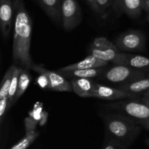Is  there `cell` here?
Returning <instances> with one entry per match:
<instances>
[{
    "instance_id": "52a82bcc",
    "label": "cell",
    "mask_w": 149,
    "mask_h": 149,
    "mask_svg": "<svg viewBox=\"0 0 149 149\" xmlns=\"http://www.w3.org/2000/svg\"><path fill=\"white\" fill-rule=\"evenodd\" d=\"M31 69L38 73L39 75H44L46 77L48 81L47 88L49 90L55 92L73 91L71 83L58 72L47 70L40 64H33Z\"/></svg>"
},
{
    "instance_id": "f546056e",
    "label": "cell",
    "mask_w": 149,
    "mask_h": 149,
    "mask_svg": "<svg viewBox=\"0 0 149 149\" xmlns=\"http://www.w3.org/2000/svg\"><path fill=\"white\" fill-rule=\"evenodd\" d=\"M146 143H147V144H148V146H149V140H148V141H146Z\"/></svg>"
},
{
    "instance_id": "ac0fdd59",
    "label": "cell",
    "mask_w": 149,
    "mask_h": 149,
    "mask_svg": "<svg viewBox=\"0 0 149 149\" xmlns=\"http://www.w3.org/2000/svg\"><path fill=\"white\" fill-rule=\"evenodd\" d=\"M31 80V77L30 74H29V70L22 68L20 77H19L17 90V93H16L15 98V103L17 101V100L23 95V93L27 90L28 87L30 84Z\"/></svg>"
},
{
    "instance_id": "2e32d148",
    "label": "cell",
    "mask_w": 149,
    "mask_h": 149,
    "mask_svg": "<svg viewBox=\"0 0 149 149\" xmlns=\"http://www.w3.org/2000/svg\"><path fill=\"white\" fill-rule=\"evenodd\" d=\"M117 88L125 90L128 93L138 95L142 93L144 94L149 90V76L142 77V78L138 79L133 80V81H129L125 84H119V87Z\"/></svg>"
},
{
    "instance_id": "277c9868",
    "label": "cell",
    "mask_w": 149,
    "mask_h": 149,
    "mask_svg": "<svg viewBox=\"0 0 149 149\" xmlns=\"http://www.w3.org/2000/svg\"><path fill=\"white\" fill-rule=\"evenodd\" d=\"M149 76L148 72L124 65H114L108 68L100 76V79L113 84H125Z\"/></svg>"
},
{
    "instance_id": "d6986e66",
    "label": "cell",
    "mask_w": 149,
    "mask_h": 149,
    "mask_svg": "<svg viewBox=\"0 0 149 149\" xmlns=\"http://www.w3.org/2000/svg\"><path fill=\"white\" fill-rule=\"evenodd\" d=\"M16 65H13L7 69L2 79L1 83V88H0V99L8 97L9 91H10V85L12 83V79H13V73H14L15 68Z\"/></svg>"
},
{
    "instance_id": "4fadbf2b",
    "label": "cell",
    "mask_w": 149,
    "mask_h": 149,
    "mask_svg": "<svg viewBox=\"0 0 149 149\" xmlns=\"http://www.w3.org/2000/svg\"><path fill=\"white\" fill-rule=\"evenodd\" d=\"M108 63L109 62L99 59V58H96L93 55H89L83 61L60 68L57 72H65V71H74V70L78 69H89V68L106 67L108 65Z\"/></svg>"
},
{
    "instance_id": "5bb4252c",
    "label": "cell",
    "mask_w": 149,
    "mask_h": 149,
    "mask_svg": "<svg viewBox=\"0 0 149 149\" xmlns=\"http://www.w3.org/2000/svg\"><path fill=\"white\" fill-rule=\"evenodd\" d=\"M48 17L56 24L62 23L61 3L62 0H36Z\"/></svg>"
},
{
    "instance_id": "44dd1931",
    "label": "cell",
    "mask_w": 149,
    "mask_h": 149,
    "mask_svg": "<svg viewBox=\"0 0 149 149\" xmlns=\"http://www.w3.org/2000/svg\"><path fill=\"white\" fill-rule=\"evenodd\" d=\"M39 135V132H37V131L33 132V133L26 134V135L21 140H20L17 143L15 144L10 149H27L36 141Z\"/></svg>"
},
{
    "instance_id": "7c38bea8",
    "label": "cell",
    "mask_w": 149,
    "mask_h": 149,
    "mask_svg": "<svg viewBox=\"0 0 149 149\" xmlns=\"http://www.w3.org/2000/svg\"><path fill=\"white\" fill-rule=\"evenodd\" d=\"M113 4L132 18L139 17L144 10V0H113Z\"/></svg>"
},
{
    "instance_id": "5b68a950",
    "label": "cell",
    "mask_w": 149,
    "mask_h": 149,
    "mask_svg": "<svg viewBox=\"0 0 149 149\" xmlns=\"http://www.w3.org/2000/svg\"><path fill=\"white\" fill-rule=\"evenodd\" d=\"M146 41L145 34L141 31L129 30L119 35L115 45L122 52H138L144 50Z\"/></svg>"
},
{
    "instance_id": "603a6c76",
    "label": "cell",
    "mask_w": 149,
    "mask_h": 149,
    "mask_svg": "<svg viewBox=\"0 0 149 149\" xmlns=\"http://www.w3.org/2000/svg\"><path fill=\"white\" fill-rule=\"evenodd\" d=\"M9 109L10 108H9L8 97L0 99V124H1V126H2L4 116Z\"/></svg>"
},
{
    "instance_id": "e0dca14e",
    "label": "cell",
    "mask_w": 149,
    "mask_h": 149,
    "mask_svg": "<svg viewBox=\"0 0 149 149\" xmlns=\"http://www.w3.org/2000/svg\"><path fill=\"white\" fill-rule=\"evenodd\" d=\"M106 70L105 67L100 68H89V69H78L74 71L58 72L66 78H95L98 76H101Z\"/></svg>"
},
{
    "instance_id": "ffe728a7",
    "label": "cell",
    "mask_w": 149,
    "mask_h": 149,
    "mask_svg": "<svg viewBox=\"0 0 149 149\" xmlns=\"http://www.w3.org/2000/svg\"><path fill=\"white\" fill-rule=\"evenodd\" d=\"M21 67L16 66L15 68L14 73L13 75V79H12V83L10 85V91L8 94V99H9V108L13 106V104H15V98L16 93L17 90V84H18L19 77H20V72L22 71Z\"/></svg>"
},
{
    "instance_id": "3957f363",
    "label": "cell",
    "mask_w": 149,
    "mask_h": 149,
    "mask_svg": "<svg viewBox=\"0 0 149 149\" xmlns=\"http://www.w3.org/2000/svg\"><path fill=\"white\" fill-rule=\"evenodd\" d=\"M105 107L108 110L115 111L122 113L139 124L142 127L149 129V108L142 100L133 98L125 100H119L113 103H109Z\"/></svg>"
},
{
    "instance_id": "6da1fadb",
    "label": "cell",
    "mask_w": 149,
    "mask_h": 149,
    "mask_svg": "<svg viewBox=\"0 0 149 149\" xmlns=\"http://www.w3.org/2000/svg\"><path fill=\"white\" fill-rule=\"evenodd\" d=\"M15 19L13 45V60L15 65L25 69H31V57L32 20L22 0H15Z\"/></svg>"
},
{
    "instance_id": "d4e9b609",
    "label": "cell",
    "mask_w": 149,
    "mask_h": 149,
    "mask_svg": "<svg viewBox=\"0 0 149 149\" xmlns=\"http://www.w3.org/2000/svg\"><path fill=\"white\" fill-rule=\"evenodd\" d=\"M37 82L39 86L42 87H48V81L46 77L44 75H40L39 78L37 79Z\"/></svg>"
},
{
    "instance_id": "f1b7e54d",
    "label": "cell",
    "mask_w": 149,
    "mask_h": 149,
    "mask_svg": "<svg viewBox=\"0 0 149 149\" xmlns=\"http://www.w3.org/2000/svg\"><path fill=\"white\" fill-rule=\"evenodd\" d=\"M143 96H146V97H149V90L147 92H146L143 94Z\"/></svg>"
},
{
    "instance_id": "8992f818",
    "label": "cell",
    "mask_w": 149,
    "mask_h": 149,
    "mask_svg": "<svg viewBox=\"0 0 149 149\" xmlns=\"http://www.w3.org/2000/svg\"><path fill=\"white\" fill-rule=\"evenodd\" d=\"M120 52L116 45L106 37L95 38L90 48V55L107 62L113 63Z\"/></svg>"
},
{
    "instance_id": "83f0119b",
    "label": "cell",
    "mask_w": 149,
    "mask_h": 149,
    "mask_svg": "<svg viewBox=\"0 0 149 149\" xmlns=\"http://www.w3.org/2000/svg\"><path fill=\"white\" fill-rule=\"evenodd\" d=\"M141 100H142V101H143L144 103H145L149 108V97H146V96H143V97H142V98H141Z\"/></svg>"
},
{
    "instance_id": "7402d4cb",
    "label": "cell",
    "mask_w": 149,
    "mask_h": 149,
    "mask_svg": "<svg viewBox=\"0 0 149 149\" xmlns=\"http://www.w3.org/2000/svg\"><path fill=\"white\" fill-rule=\"evenodd\" d=\"M102 149H129L120 143L111 139L107 136H105Z\"/></svg>"
},
{
    "instance_id": "d6a6232c",
    "label": "cell",
    "mask_w": 149,
    "mask_h": 149,
    "mask_svg": "<svg viewBox=\"0 0 149 149\" xmlns=\"http://www.w3.org/2000/svg\"><path fill=\"white\" fill-rule=\"evenodd\" d=\"M148 131H149V129H148Z\"/></svg>"
},
{
    "instance_id": "7a4b0ae2",
    "label": "cell",
    "mask_w": 149,
    "mask_h": 149,
    "mask_svg": "<svg viewBox=\"0 0 149 149\" xmlns=\"http://www.w3.org/2000/svg\"><path fill=\"white\" fill-rule=\"evenodd\" d=\"M105 136L120 143L129 148L141 134L142 127L135 121L120 113L103 116Z\"/></svg>"
},
{
    "instance_id": "9a60e30c",
    "label": "cell",
    "mask_w": 149,
    "mask_h": 149,
    "mask_svg": "<svg viewBox=\"0 0 149 149\" xmlns=\"http://www.w3.org/2000/svg\"><path fill=\"white\" fill-rule=\"evenodd\" d=\"M71 83L73 91L81 97H92L95 83L88 78H73Z\"/></svg>"
},
{
    "instance_id": "8fae6325",
    "label": "cell",
    "mask_w": 149,
    "mask_h": 149,
    "mask_svg": "<svg viewBox=\"0 0 149 149\" xmlns=\"http://www.w3.org/2000/svg\"><path fill=\"white\" fill-rule=\"evenodd\" d=\"M114 65H124L149 72V58L140 55L122 52L113 62Z\"/></svg>"
},
{
    "instance_id": "30bf717a",
    "label": "cell",
    "mask_w": 149,
    "mask_h": 149,
    "mask_svg": "<svg viewBox=\"0 0 149 149\" xmlns=\"http://www.w3.org/2000/svg\"><path fill=\"white\" fill-rule=\"evenodd\" d=\"M138 96L139 95H138L128 93L119 88H114L95 83L92 97L107 100H120L124 99L135 98Z\"/></svg>"
},
{
    "instance_id": "484cf974",
    "label": "cell",
    "mask_w": 149,
    "mask_h": 149,
    "mask_svg": "<svg viewBox=\"0 0 149 149\" xmlns=\"http://www.w3.org/2000/svg\"><path fill=\"white\" fill-rule=\"evenodd\" d=\"M86 1L88 2V4H90V6L91 7V8L94 10L96 13L100 14V10L99 8L98 5H97V3L96 0H86Z\"/></svg>"
},
{
    "instance_id": "ba28073f",
    "label": "cell",
    "mask_w": 149,
    "mask_h": 149,
    "mask_svg": "<svg viewBox=\"0 0 149 149\" xmlns=\"http://www.w3.org/2000/svg\"><path fill=\"white\" fill-rule=\"evenodd\" d=\"M61 17L63 26L67 31L73 30L79 24L81 13L77 0H62Z\"/></svg>"
},
{
    "instance_id": "4316f807",
    "label": "cell",
    "mask_w": 149,
    "mask_h": 149,
    "mask_svg": "<svg viewBox=\"0 0 149 149\" xmlns=\"http://www.w3.org/2000/svg\"><path fill=\"white\" fill-rule=\"evenodd\" d=\"M144 10L149 12V0H144Z\"/></svg>"
},
{
    "instance_id": "4dcf8cb0",
    "label": "cell",
    "mask_w": 149,
    "mask_h": 149,
    "mask_svg": "<svg viewBox=\"0 0 149 149\" xmlns=\"http://www.w3.org/2000/svg\"><path fill=\"white\" fill-rule=\"evenodd\" d=\"M147 20H148L149 21V15H148V17H147Z\"/></svg>"
},
{
    "instance_id": "9c48e42d",
    "label": "cell",
    "mask_w": 149,
    "mask_h": 149,
    "mask_svg": "<svg viewBox=\"0 0 149 149\" xmlns=\"http://www.w3.org/2000/svg\"><path fill=\"white\" fill-rule=\"evenodd\" d=\"M15 10V3L13 0H0V28L4 39H7L13 27L14 28Z\"/></svg>"
},
{
    "instance_id": "cb8c5ba5",
    "label": "cell",
    "mask_w": 149,
    "mask_h": 149,
    "mask_svg": "<svg viewBox=\"0 0 149 149\" xmlns=\"http://www.w3.org/2000/svg\"><path fill=\"white\" fill-rule=\"evenodd\" d=\"M100 10V14L104 15L106 11L113 4V0H96Z\"/></svg>"
},
{
    "instance_id": "1f68e13d",
    "label": "cell",
    "mask_w": 149,
    "mask_h": 149,
    "mask_svg": "<svg viewBox=\"0 0 149 149\" xmlns=\"http://www.w3.org/2000/svg\"><path fill=\"white\" fill-rule=\"evenodd\" d=\"M33 1H36V0H33Z\"/></svg>"
}]
</instances>
